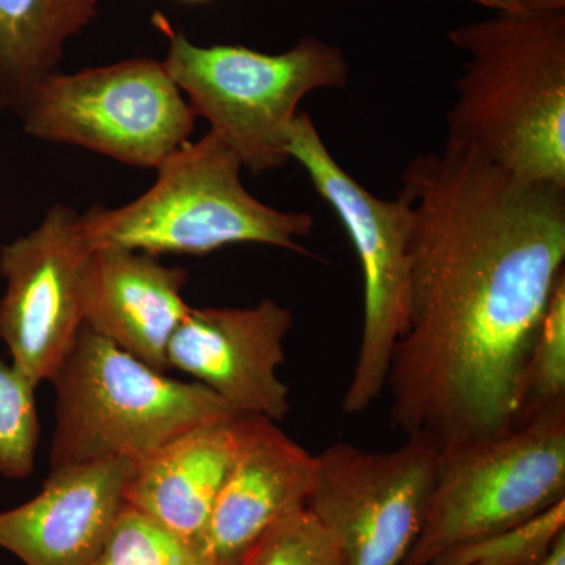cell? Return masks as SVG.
I'll use <instances>...</instances> for the list:
<instances>
[{
    "instance_id": "obj_1",
    "label": "cell",
    "mask_w": 565,
    "mask_h": 565,
    "mask_svg": "<svg viewBox=\"0 0 565 565\" xmlns=\"http://www.w3.org/2000/svg\"><path fill=\"white\" fill-rule=\"evenodd\" d=\"M414 211L407 326L390 422L445 448L519 426L523 375L565 275V189L445 145L405 166Z\"/></svg>"
},
{
    "instance_id": "obj_2",
    "label": "cell",
    "mask_w": 565,
    "mask_h": 565,
    "mask_svg": "<svg viewBox=\"0 0 565 565\" xmlns=\"http://www.w3.org/2000/svg\"><path fill=\"white\" fill-rule=\"evenodd\" d=\"M467 55L446 143L565 189V10L498 13L449 32Z\"/></svg>"
},
{
    "instance_id": "obj_3",
    "label": "cell",
    "mask_w": 565,
    "mask_h": 565,
    "mask_svg": "<svg viewBox=\"0 0 565 565\" xmlns=\"http://www.w3.org/2000/svg\"><path fill=\"white\" fill-rule=\"evenodd\" d=\"M243 162L212 131L189 140L158 167L150 191L125 206L79 214L90 250L121 248L161 255L204 256L236 244H262L308 255L310 212L275 210L245 189Z\"/></svg>"
},
{
    "instance_id": "obj_4",
    "label": "cell",
    "mask_w": 565,
    "mask_h": 565,
    "mask_svg": "<svg viewBox=\"0 0 565 565\" xmlns=\"http://www.w3.org/2000/svg\"><path fill=\"white\" fill-rule=\"evenodd\" d=\"M50 382L51 468L139 462L202 424L237 415L206 386L169 377L87 326Z\"/></svg>"
},
{
    "instance_id": "obj_5",
    "label": "cell",
    "mask_w": 565,
    "mask_h": 565,
    "mask_svg": "<svg viewBox=\"0 0 565 565\" xmlns=\"http://www.w3.org/2000/svg\"><path fill=\"white\" fill-rule=\"evenodd\" d=\"M152 21L169 41L163 66L193 114L256 177L289 162L288 134L305 96L343 90L351 77L344 51L313 35L281 54H264L232 44L200 46L162 14Z\"/></svg>"
},
{
    "instance_id": "obj_6",
    "label": "cell",
    "mask_w": 565,
    "mask_h": 565,
    "mask_svg": "<svg viewBox=\"0 0 565 565\" xmlns=\"http://www.w3.org/2000/svg\"><path fill=\"white\" fill-rule=\"evenodd\" d=\"M565 500V403L514 429L440 449L422 531L401 565L526 522Z\"/></svg>"
},
{
    "instance_id": "obj_7",
    "label": "cell",
    "mask_w": 565,
    "mask_h": 565,
    "mask_svg": "<svg viewBox=\"0 0 565 565\" xmlns=\"http://www.w3.org/2000/svg\"><path fill=\"white\" fill-rule=\"evenodd\" d=\"M288 156L337 212L362 267V337L343 397L345 415H362L384 393L394 344L407 326L414 211L403 192L381 199L345 172L307 111L289 129Z\"/></svg>"
},
{
    "instance_id": "obj_8",
    "label": "cell",
    "mask_w": 565,
    "mask_h": 565,
    "mask_svg": "<svg viewBox=\"0 0 565 565\" xmlns=\"http://www.w3.org/2000/svg\"><path fill=\"white\" fill-rule=\"evenodd\" d=\"M20 120L33 139L158 169L191 140L196 115L162 62L137 57L51 74Z\"/></svg>"
},
{
    "instance_id": "obj_9",
    "label": "cell",
    "mask_w": 565,
    "mask_h": 565,
    "mask_svg": "<svg viewBox=\"0 0 565 565\" xmlns=\"http://www.w3.org/2000/svg\"><path fill=\"white\" fill-rule=\"evenodd\" d=\"M440 446L408 435L390 451L338 441L316 456L307 509L340 545L343 565H401L422 531Z\"/></svg>"
},
{
    "instance_id": "obj_10",
    "label": "cell",
    "mask_w": 565,
    "mask_h": 565,
    "mask_svg": "<svg viewBox=\"0 0 565 565\" xmlns=\"http://www.w3.org/2000/svg\"><path fill=\"white\" fill-rule=\"evenodd\" d=\"M92 250L79 212L55 204L31 233L0 248V340L33 385L50 382L76 343Z\"/></svg>"
},
{
    "instance_id": "obj_11",
    "label": "cell",
    "mask_w": 565,
    "mask_h": 565,
    "mask_svg": "<svg viewBox=\"0 0 565 565\" xmlns=\"http://www.w3.org/2000/svg\"><path fill=\"white\" fill-rule=\"evenodd\" d=\"M291 329V311L274 299L250 308L191 307L170 340L167 363L217 394L234 414L278 423L289 412V386L278 370Z\"/></svg>"
},
{
    "instance_id": "obj_12",
    "label": "cell",
    "mask_w": 565,
    "mask_h": 565,
    "mask_svg": "<svg viewBox=\"0 0 565 565\" xmlns=\"http://www.w3.org/2000/svg\"><path fill=\"white\" fill-rule=\"evenodd\" d=\"M316 456L277 422L237 415L236 449L212 508L203 546L218 565H237L281 519L307 508Z\"/></svg>"
},
{
    "instance_id": "obj_13",
    "label": "cell",
    "mask_w": 565,
    "mask_h": 565,
    "mask_svg": "<svg viewBox=\"0 0 565 565\" xmlns=\"http://www.w3.org/2000/svg\"><path fill=\"white\" fill-rule=\"evenodd\" d=\"M136 462L51 468L41 492L0 512V548L24 565H90L125 505Z\"/></svg>"
},
{
    "instance_id": "obj_14",
    "label": "cell",
    "mask_w": 565,
    "mask_h": 565,
    "mask_svg": "<svg viewBox=\"0 0 565 565\" xmlns=\"http://www.w3.org/2000/svg\"><path fill=\"white\" fill-rule=\"evenodd\" d=\"M189 273L148 253L96 248L88 259L82 291L84 326L167 373V349L189 305Z\"/></svg>"
},
{
    "instance_id": "obj_15",
    "label": "cell",
    "mask_w": 565,
    "mask_h": 565,
    "mask_svg": "<svg viewBox=\"0 0 565 565\" xmlns=\"http://www.w3.org/2000/svg\"><path fill=\"white\" fill-rule=\"evenodd\" d=\"M237 440V415L202 424L136 462L126 504L192 544L207 522Z\"/></svg>"
},
{
    "instance_id": "obj_16",
    "label": "cell",
    "mask_w": 565,
    "mask_h": 565,
    "mask_svg": "<svg viewBox=\"0 0 565 565\" xmlns=\"http://www.w3.org/2000/svg\"><path fill=\"white\" fill-rule=\"evenodd\" d=\"M98 9L99 0H0V110L21 117Z\"/></svg>"
},
{
    "instance_id": "obj_17",
    "label": "cell",
    "mask_w": 565,
    "mask_h": 565,
    "mask_svg": "<svg viewBox=\"0 0 565 565\" xmlns=\"http://www.w3.org/2000/svg\"><path fill=\"white\" fill-rule=\"evenodd\" d=\"M565 534V500L497 533L448 550L429 565H539Z\"/></svg>"
},
{
    "instance_id": "obj_18",
    "label": "cell",
    "mask_w": 565,
    "mask_h": 565,
    "mask_svg": "<svg viewBox=\"0 0 565 565\" xmlns=\"http://www.w3.org/2000/svg\"><path fill=\"white\" fill-rule=\"evenodd\" d=\"M90 565H218L192 544L131 505H122L102 552Z\"/></svg>"
},
{
    "instance_id": "obj_19",
    "label": "cell",
    "mask_w": 565,
    "mask_h": 565,
    "mask_svg": "<svg viewBox=\"0 0 565 565\" xmlns=\"http://www.w3.org/2000/svg\"><path fill=\"white\" fill-rule=\"evenodd\" d=\"M565 403V275L556 282L523 375L519 426Z\"/></svg>"
},
{
    "instance_id": "obj_20",
    "label": "cell",
    "mask_w": 565,
    "mask_h": 565,
    "mask_svg": "<svg viewBox=\"0 0 565 565\" xmlns=\"http://www.w3.org/2000/svg\"><path fill=\"white\" fill-rule=\"evenodd\" d=\"M36 386L0 356V473L25 479L35 465L40 440Z\"/></svg>"
},
{
    "instance_id": "obj_21",
    "label": "cell",
    "mask_w": 565,
    "mask_h": 565,
    "mask_svg": "<svg viewBox=\"0 0 565 565\" xmlns=\"http://www.w3.org/2000/svg\"><path fill=\"white\" fill-rule=\"evenodd\" d=\"M237 565H343L340 545L307 508L270 527Z\"/></svg>"
},
{
    "instance_id": "obj_22",
    "label": "cell",
    "mask_w": 565,
    "mask_h": 565,
    "mask_svg": "<svg viewBox=\"0 0 565 565\" xmlns=\"http://www.w3.org/2000/svg\"><path fill=\"white\" fill-rule=\"evenodd\" d=\"M498 13H527V11L565 10V0H470Z\"/></svg>"
},
{
    "instance_id": "obj_23",
    "label": "cell",
    "mask_w": 565,
    "mask_h": 565,
    "mask_svg": "<svg viewBox=\"0 0 565 565\" xmlns=\"http://www.w3.org/2000/svg\"><path fill=\"white\" fill-rule=\"evenodd\" d=\"M539 565H565V534L557 539L548 555Z\"/></svg>"
},
{
    "instance_id": "obj_24",
    "label": "cell",
    "mask_w": 565,
    "mask_h": 565,
    "mask_svg": "<svg viewBox=\"0 0 565 565\" xmlns=\"http://www.w3.org/2000/svg\"><path fill=\"white\" fill-rule=\"evenodd\" d=\"M182 2H206V0H182Z\"/></svg>"
}]
</instances>
